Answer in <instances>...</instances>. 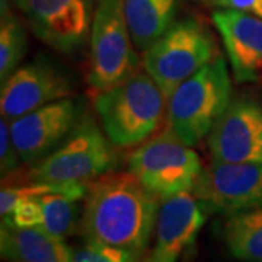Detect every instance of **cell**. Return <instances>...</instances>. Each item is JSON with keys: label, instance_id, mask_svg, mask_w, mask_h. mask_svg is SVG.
Masks as SVG:
<instances>
[{"label": "cell", "instance_id": "obj_8", "mask_svg": "<svg viewBox=\"0 0 262 262\" xmlns=\"http://www.w3.org/2000/svg\"><path fill=\"white\" fill-rule=\"evenodd\" d=\"M192 194L207 213L233 215L262 207V165L213 160L201 169Z\"/></svg>", "mask_w": 262, "mask_h": 262}, {"label": "cell", "instance_id": "obj_16", "mask_svg": "<svg viewBox=\"0 0 262 262\" xmlns=\"http://www.w3.org/2000/svg\"><path fill=\"white\" fill-rule=\"evenodd\" d=\"M179 0H124L134 46L146 50L175 22Z\"/></svg>", "mask_w": 262, "mask_h": 262}, {"label": "cell", "instance_id": "obj_23", "mask_svg": "<svg viewBox=\"0 0 262 262\" xmlns=\"http://www.w3.org/2000/svg\"><path fill=\"white\" fill-rule=\"evenodd\" d=\"M256 16L262 18V0H255V6H253V12Z\"/></svg>", "mask_w": 262, "mask_h": 262}, {"label": "cell", "instance_id": "obj_21", "mask_svg": "<svg viewBox=\"0 0 262 262\" xmlns=\"http://www.w3.org/2000/svg\"><path fill=\"white\" fill-rule=\"evenodd\" d=\"M22 162L18 150L15 147V143L10 134L9 120L2 117L0 122V169L2 175H10L19 168V163Z\"/></svg>", "mask_w": 262, "mask_h": 262}, {"label": "cell", "instance_id": "obj_13", "mask_svg": "<svg viewBox=\"0 0 262 262\" xmlns=\"http://www.w3.org/2000/svg\"><path fill=\"white\" fill-rule=\"evenodd\" d=\"M206 210L189 191L163 200L156 220L155 245L143 262H177L206 223Z\"/></svg>", "mask_w": 262, "mask_h": 262}, {"label": "cell", "instance_id": "obj_5", "mask_svg": "<svg viewBox=\"0 0 262 262\" xmlns=\"http://www.w3.org/2000/svg\"><path fill=\"white\" fill-rule=\"evenodd\" d=\"M215 57L214 41L198 20H175L144 50L143 67L168 98Z\"/></svg>", "mask_w": 262, "mask_h": 262}, {"label": "cell", "instance_id": "obj_4", "mask_svg": "<svg viewBox=\"0 0 262 262\" xmlns=\"http://www.w3.org/2000/svg\"><path fill=\"white\" fill-rule=\"evenodd\" d=\"M96 122L82 115L79 124L57 149L28 169L27 182H88L111 172L115 151Z\"/></svg>", "mask_w": 262, "mask_h": 262}, {"label": "cell", "instance_id": "obj_19", "mask_svg": "<svg viewBox=\"0 0 262 262\" xmlns=\"http://www.w3.org/2000/svg\"><path fill=\"white\" fill-rule=\"evenodd\" d=\"M28 41L25 29L18 18L12 13L6 0H2L0 19V79L5 82L16 69L27 54Z\"/></svg>", "mask_w": 262, "mask_h": 262}, {"label": "cell", "instance_id": "obj_17", "mask_svg": "<svg viewBox=\"0 0 262 262\" xmlns=\"http://www.w3.org/2000/svg\"><path fill=\"white\" fill-rule=\"evenodd\" d=\"M226 248L241 262H262V207L229 215L222 229Z\"/></svg>", "mask_w": 262, "mask_h": 262}, {"label": "cell", "instance_id": "obj_2", "mask_svg": "<svg viewBox=\"0 0 262 262\" xmlns=\"http://www.w3.org/2000/svg\"><path fill=\"white\" fill-rule=\"evenodd\" d=\"M168 98L149 73L136 72L121 83L98 92L95 110L103 133L117 147H133L158 130Z\"/></svg>", "mask_w": 262, "mask_h": 262}, {"label": "cell", "instance_id": "obj_18", "mask_svg": "<svg viewBox=\"0 0 262 262\" xmlns=\"http://www.w3.org/2000/svg\"><path fill=\"white\" fill-rule=\"evenodd\" d=\"M35 198L41 207L39 229L60 241H66L76 233L83 213V208L79 204L80 200L56 192L35 195Z\"/></svg>", "mask_w": 262, "mask_h": 262}, {"label": "cell", "instance_id": "obj_14", "mask_svg": "<svg viewBox=\"0 0 262 262\" xmlns=\"http://www.w3.org/2000/svg\"><path fill=\"white\" fill-rule=\"evenodd\" d=\"M213 24L223 39L237 82H255L262 76V18L248 12L217 9Z\"/></svg>", "mask_w": 262, "mask_h": 262}, {"label": "cell", "instance_id": "obj_6", "mask_svg": "<svg viewBox=\"0 0 262 262\" xmlns=\"http://www.w3.org/2000/svg\"><path fill=\"white\" fill-rule=\"evenodd\" d=\"M201 169L192 146L169 127L140 144L128 158V172L160 201L192 189Z\"/></svg>", "mask_w": 262, "mask_h": 262}, {"label": "cell", "instance_id": "obj_3", "mask_svg": "<svg viewBox=\"0 0 262 262\" xmlns=\"http://www.w3.org/2000/svg\"><path fill=\"white\" fill-rule=\"evenodd\" d=\"M232 101L225 58L215 56L168 96V127L189 146L208 137Z\"/></svg>", "mask_w": 262, "mask_h": 262}, {"label": "cell", "instance_id": "obj_12", "mask_svg": "<svg viewBox=\"0 0 262 262\" xmlns=\"http://www.w3.org/2000/svg\"><path fill=\"white\" fill-rule=\"evenodd\" d=\"M32 31L47 46L75 53L91 28L89 0H15Z\"/></svg>", "mask_w": 262, "mask_h": 262}, {"label": "cell", "instance_id": "obj_20", "mask_svg": "<svg viewBox=\"0 0 262 262\" xmlns=\"http://www.w3.org/2000/svg\"><path fill=\"white\" fill-rule=\"evenodd\" d=\"M73 262H143V258L125 249L84 239L83 244L72 248Z\"/></svg>", "mask_w": 262, "mask_h": 262}, {"label": "cell", "instance_id": "obj_7", "mask_svg": "<svg viewBox=\"0 0 262 262\" xmlns=\"http://www.w3.org/2000/svg\"><path fill=\"white\" fill-rule=\"evenodd\" d=\"M139 57L125 18L124 0H96L91 25L89 83L98 92L137 72Z\"/></svg>", "mask_w": 262, "mask_h": 262}, {"label": "cell", "instance_id": "obj_10", "mask_svg": "<svg viewBox=\"0 0 262 262\" xmlns=\"http://www.w3.org/2000/svg\"><path fill=\"white\" fill-rule=\"evenodd\" d=\"M213 160L262 165V105L246 96L230 101L208 137Z\"/></svg>", "mask_w": 262, "mask_h": 262}, {"label": "cell", "instance_id": "obj_22", "mask_svg": "<svg viewBox=\"0 0 262 262\" xmlns=\"http://www.w3.org/2000/svg\"><path fill=\"white\" fill-rule=\"evenodd\" d=\"M220 9H233L242 12H253L255 0H210Z\"/></svg>", "mask_w": 262, "mask_h": 262}, {"label": "cell", "instance_id": "obj_9", "mask_svg": "<svg viewBox=\"0 0 262 262\" xmlns=\"http://www.w3.org/2000/svg\"><path fill=\"white\" fill-rule=\"evenodd\" d=\"M82 115L80 105L69 96L9 121L22 162L35 163L48 156L72 134Z\"/></svg>", "mask_w": 262, "mask_h": 262}, {"label": "cell", "instance_id": "obj_15", "mask_svg": "<svg viewBox=\"0 0 262 262\" xmlns=\"http://www.w3.org/2000/svg\"><path fill=\"white\" fill-rule=\"evenodd\" d=\"M2 256L10 262H73L72 248L39 227H19L2 219Z\"/></svg>", "mask_w": 262, "mask_h": 262}, {"label": "cell", "instance_id": "obj_11", "mask_svg": "<svg viewBox=\"0 0 262 262\" xmlns=\"http://www.w3.org/2000/svg\"><path fill=\"white\" fill-rule=\"evenodd\" d=\"M73 94L70 79L51 61L38 58L19 66L2 82L0 113L6 120H15L50 102Z\"/></svg>", "mask_w": 262, "mask_h": 262}, {"label": "cell", "instance_id": "obj_1", "mask_svg": "<svg viewBox=\"0 0 262 262\" xmlns=\"http://www.w3.org/2000/svg\"><path fill=\"white\" fill-rule=\"evenodd\" d=\"M80 227L84 239L144 256L159 214V198L130 172H106L88 184Z\"/></svg>", "mask_w": 262, "mask_h": 262}]
</instances>
